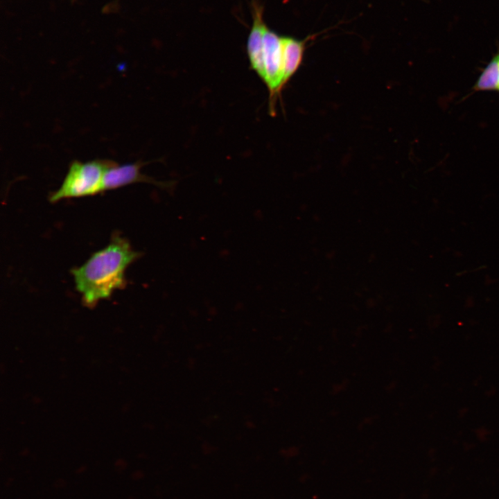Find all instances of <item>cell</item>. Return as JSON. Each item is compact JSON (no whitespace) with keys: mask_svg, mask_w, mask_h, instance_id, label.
<instances>
[{"mask_svg":"<svg viewBox=\"0 0 499 499\" xmlns=\"http://www.w3.org/2000/svg\"><path fill=\"white\" fill-rule=\"evenodd\" d=\"M139 256L128 240L116 236L108 245L73 269L76 288L84 304L93 307L98 301L109 298L115 290L122 288L126 268Z\"/></svg>","mask_w":499,"mask_h":499,"instance_id":"6da1fadb","label":"cell"},{"mask_svg":"<svg viewBox=\"0 0 499 499\" xmlns=\"http://www.w3.org/2000/svg\"><path fill=\"white\" fill-rule=\"evenodd\" d=\"M264 79L269 91V112L274 116L277 97L284 88L283 84V52L281 37L267 26L263 35Z\"/></svg>","mask_w":499,"mask_h":499,"instance_id":"3957f363","label":"cell"},{"mask_svg":"<svg viewBox=\"0 0 499 499\" xmlns=\"http://www.w3.org/2000/svg\"><path fill=\"white\" fill-rule=\"evenodd\" d=\"M283 52V84H288L301 63L304 53V42L298 40L281 37Z\"/></svg>","mask_w":499,"mask_h":499,"instance_id":"8992f818","label":"cell"},{"mask_svg":"<svg viewBox=\"0 0 499 499\" xmlns=\"http://www.w3.org/2000/svg\"><path fill=\"white\" fill-rule=\"evenodd\" d=\"M474 89L499 91V53L493 58L479 76Z\"/></svg>","mask_w":499,"mask_h":499,"instance_id":"52a82bcc","label":"cell"},{"mask_svg":"<svg viewBox=\"0 0 499 499\" xmlns=\"http://www.w3.org/2000/svg\"><path fill=\"white\" fill-rule=\"evenodd\" d=\"M113 162L110 160L73 161L60 187L51 195L50 202L94 195L104 191L105 173Z\"/></svg>","mask_w":499,"mask_h":499,"instance_id":"7a4b0ae2","label":"cell"},{"mask_svg":"<svg viewBox=\"0 0 499 499\" xmlns=\"http://www.w3.org/2000/svg\"><path fill=\"white\" fill-rule=\"evenodd\" d=\"M265 27L261 10L255 8L247 42V53L250 69L255 71L262 81L264 79L263 35Z\"/></svg>","mask_w":499,"mask_h":499,"instance_id":"5b68a950","label":"cell"},{"mask_svg":"<svg viewBox=\"0 0 499 499\" xmlns=\"http://www.w3.org/2000/svg\"><path fill=\"white\" fill-rule=\"evenodd\" d=\"M147 164L148 162L138 161L134 163L119 165L114 161L105 173L103 180L104 191L133 183L146 182L152 184L169 193H172L175 188L177 181H157L141 173V168Z\"/></svg>","mask_w":499,"mask_h":499,"instance_id":"277c9868","label":"cell"}]
</instances>
